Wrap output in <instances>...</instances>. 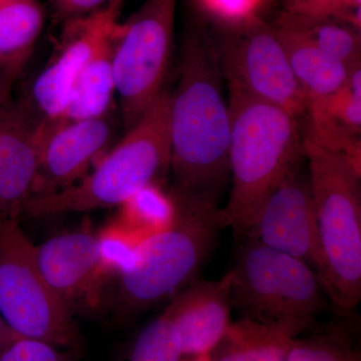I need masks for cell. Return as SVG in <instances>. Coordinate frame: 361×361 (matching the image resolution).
<instances>
[{
	"instance_id": "8",
	"label": "cell",
	"mask_w": 361,
	"mask_h": 361,
	"mask_svg": "<svg viewBox=\"0 0 361 361\" xmlns=\"http://www.w3.org/2000/svg\"><path fill=\"white\" fill-rule=\"evenodd\" d=\"M176 4L177 0H145L118 26L113 73L126 132L165 90L174 42Z\"/></svg>"
},
{
	"instance_id": "2",
	"label": "cell",
	"mask_w": 361,
	"mask_h": 361,
	"mask_svg": "<svg viewBox=\"0 0 361 361\" xmlns=\"http://www.w3.org/2000/svg\"><path fill=\"white\" fill-rule=\"evenodd\" d=\"M229 87V199L223 209L239 240L247 238L273 192L305 161L300 122L290 113Z\"/></svg>"
},
{
	"instance_id": "20",
	"label": "cell",
	"mask_w": 361,
	"mask_h": 361,
	"mask_svg": "<svg viewBox=\"0 0 361 361\" xmlns=\"http://www.w3.org/2000/svg\"><path fill=\"white\" fill-rule=\"evenodd\" d=\"M118 207L116 224L142 241L165 230L175 217L172 195L163 191L157 183L142 188Z\"/></svg>"
},
{
	"instance_id": "21",
	"label": "cell",
	"mask_w": 361,
	"mask_h": 361,
	"mask_svg": "<svg viewBox=\"0 0 361 361\" xmlns=\"http://www.w3.org/2000/svg\"><path fill=\"white\" fill-rule=\"evenodd\" d=\"M229 348L215 361H285L292 341L264 325L242 319L230 324Z\"/></svg>"
},
{
	"instance_id": "27",
	"label": "cell",
	"mask_w": 361,
	"mask_h": 361,
	"mask_svg": "<svg viewBox=\"0 0 361 361\" xmlns=\"http://www.w3.org/2000/svg\"><path fill=\"white\" fill-rule=\"evenodd\" d=\"M110 0H51L54 13L61 20L80 18L102 8Z\"/></svg>"
},
{
	"instance_id": "9",
	"label": "cell",
	"mask_w": 361,
	"mask_h": 361,
	"mask_svg": "<svg viewBox=\"0 0 361 361\" xmlns=\"http://www.w3.org/2000/svg\"><path fill=\"white\" fill-rule=\"evenodd\" d=\"M214 47L228 87L279 106L299 120L305 116L307 99L275 26L253 18L234 25Z\"/></svg>"
},
{
	"instance_id": "3",
	"label": "cell",
	"mask_w": 361,
	"mask_h": 361,
	"mask_svg": "<svg viewBox=\"0 0 361 361\" xmlns=\"http://www.w3.org/2000/svg\"><path fill=\"white\" fill-rule=\"evenodd\" d=\"M176 212L163 231L145 239L121 273L118 310L132 317L172 298L196 280L220 233L229 227L219 203L172 191Z\"/></svg>"
},
{
	"instance_id": "31",
	"label": "cell",
	"mask_w": 361,
	"mask_h": 361,
	"mask_svg": "<svg viewBox=\"0 0 361 361\" xmlns=\"http://www.w3.org/2000/svg\"><path fill=\"white\" fill-rule=\"evenodd\" d=\"M11 104L9 96H0V122H1L2 116L6 113L7 106Z\"/></svg>"
},
{
	"instance_id": "16",
	"label": "cell",
	"mask_w": 361,
	"mask_h": 361,
	"mask_svg": "<svg viewBox=\"0 0 361 361\" xmlns=\"http://www.w3.org/2000/svg\"><path fill=\"white\" fill-rule=\"evenodd\" d=\"M275 28L297 82L305 94L307 106L324 101L346 82L353 68L293 33Z\"/></svg>"
},
{
	"instance_id": "4",
	"label": "cell",
	"mask_w": 361,
	"mask_h": 361,
	"mask_svg": "<svg viewBox=\"0 0 361 361\" xmlns=\"http://www.w3.org/2000/svg\"><path fill=\"white\" fill-rule=\"evenodd\" d=\"M325 270L320 284L342 316L361 299V170L304 137Z\"/></svg>"
},
{
	"instance_id": "29",
	"label": "cell",
	"mask_w": 361,
	"mask_h": 361,
	"mask_svg": "<svg viewBox=\"0 0 361 361\" xmlns=\"http://www.w3.org/2000/svg\"><path fill=\"white\" fill-rule=\"evenodd\" d=\"M18 334H14L13 330L9 329L8 325L4 322L0 316V353L4 350L11 343V342L18 338Z\"/></svg>"
},
{
	"instance_id": "28",
	"label": "cell",
	"mask_w": 361,
	"mask_h": 361,
	"mask_svg": "<svg viewBox=\"0 0 361 361\" xmlns=\"http://www.w3.org/2000/svg\"><path fill=\"white\" fill-rule=\"evenodd\" d=\"M25 63L0 58V96H11L13 82Z\"/></svg>"
},
{
	"instance_id": "30",
	"label": "cell",
	"mask_w": 361,
	"mask_h": 361,
	"mask_svg": "<svg viewBox=\"0 0 361 361\" xmlns=\"http://www.w3.org/2000/svg\"><path fill=\"white\" fill-rule=\"evenodd\" d=\"M314 1L316 0H286L287 9H288V11H295L297 9Z\"/></svg>"
},
{
	"instance_id": "15",
	"label": "cell",
	"mask_w": 361,
	"mask_h": 361,
	"mask_svg": "<svg viewBox=\"0 0 361 361\" xmlns=\"http://www.w3.org/2000/svg\"><path fill=\"white\" fill-rule=\"evenodd\" d=\"M111 137L106 115L75 122L59 121L45 144L32 196L56 193L82 180Z\"/></svg>"
},
{
	"instance_id": "23",
	"label": "cell",
	"mask_w": 361,
	"mask_h": 361,
	"mask_svg": "<svg viewBox=\"0 0 361 361\" xmlns=\"http://www.w3.org/2000/svg\"><path fill=\"white\" fill-rule=\"evenodd\" d=\"M97 239L101 264L106 276L111 273L120 275L130 267L142 242L115 222L97 233Z\"/></svg>"
},
{
	"instance_id": "11",
	"label": "cell",
	"mask_w": 361,
	"mask_h": 361,
	"mask_svg": "<svg viewBox=\"0 0 361 361\" xmlns=\"http://www.w3.org/2000/svg\"><path fill=\"white\" fill-rule=\"evenodd\" d=\"M59 123L40 115L30 97L7 106L0 122V219L23 216L45 144Z\"/></svg>"
},
{
	"instance_id": "12",
	"label": "cell",
	"mask_w": 361,
	"mask_h": 361,
	"mask_svg": "<svg viewBox=\"0 0 361 361\" xmlns=\"http://www.w3.org/2000/svg\"><path fill=\"white\" fill-rule=\"evenodd\" d=\"M123 0H110L94 13L65 21L56 51L35 78L30 99L40 115L59 121L82 66L99 44L118 28Z\"/></svg>"
},
{
	"instance_id": "5",
	"label": "cell",
	"mask_w": 361,
	"mask_h": 361,
	"mask_svg": "<svg viewBox=\"0 0 361 361\" xmlns=\"http://www.w3.org/2000/svg\"><path fill=\"white\" fill-rule=\"evenodd\" d=\"M170 94L160 97L96 168L73 186L30 197L23 216L47 217L120 206L170 168Z\"/></svg>"
},
{
	"instance_id": "7",
	"label": "cell",
	"mask_w": 361,
	"mask_h": 361,
	"mask_svg": "<svg viewBox=\"0 0 361 361\" xmlns=\"http://www.w3.org/2000/svg\"><path fill=\"white\" fill-rule=\"evenodd\" d=\"M0 316L18 336L80 348L73 312L42 276L18 220L0 219Z\"/></svg>"
},
{
	"instance_id": "19",
	"label": "cell",
	"mask_w": 361,
	"mask_h": 361,
	"mask_svg": "<svg viewBox=\"0 0 361 361\" xmlns=\"http://www.w3.org/2000/svg\"><path fill=\"white\" fill-rule=\"evenodd\" d=\"M44 25L39 0H0V58L25 63Z\"/></svg>"
},
{
	"instance_id": "18",
	"label": "cell",
	"mask_w": 361,
	"mask_h": 361,
	"mask_svg": "<svg viewBox=\"0 0 361 361\" xmlns=\"http://www.w3.org/2000/svg\"><path fill=\"white\" fill-rule=\"evenodd\" d=\"M276 26L315 45L349 68L361 66L360 32L345 23L288 11Z\"/></svg>"
},
{
	"instance_id": "14",
	"label": "cell",
	"mask_w": 361,
	"mask_h": 361,
	"mask_svg": "<svg viewBox=\"0 0 361 361\" xmlns=\"http://www.w3.org/2000/svg\"><path fill=\"white\" fill-rule=\"evenodd\" d=\"M232 271L217 280H195L171 298L165 311L179 336L183 355H207L229 329Z\"/></svg>"
},
{
	"instance_id": "17",
	"label": "cell",
	"mask_w": 361,
	"mask_h": 361,
	"mask_svg": "<svg viewBox=\"0 0 361 361\" xmlns=\"http://www.w3.org/2000/svg\"><path fill=\"white\" fill-rule=\"evenodd\" d=\"M118 26L113 35L99 44L75 78L70 101L61 118L65 122L106 115L115 92L113 54Z\"/></svg>"
},
{
	"instance_id": "26",
	"label": "cell",
	"mask_w": 361,
	"mask_h": 361,
	"mask_svg": "<svg viewBox=\"0 0 361 361\" xmlns=\"http://www.w3.org/2000/svg\"><path fill=\"white\" fill-rule=\"evenodd\" d=\"M262 0H202L209 11L233 25L253 18L256 7Z\"/></svg>"
},
{
	"instance_id": "1",
	"label": "cell",
	"mask_w": 361,
	"mask_h": 361,
	"mask_svg": "<svg viewBox=\"0 0 361 361\" xmlns=\"http://www.w3.org/2000/svg\"><path fill=\"white\" fill-rule=\"evenodd\" d=\"M223 80L213 40L201 28L188 30L169 109L173 191L216 203L230 180L231 122Z\"/></svg>"
},
{
	"instance_id": "6",
	"label": "cell",
	"mask_w": 361,
	"mask_h": 361,
	"mask_svg": "<svg viewBox=\"0 0 361 361\" xmlns=\"http://www.w3.org/2000/svg\"><path fill=\"white\" fill-rule=\"evenodd\" d=\"M239 241L231 269V303L242 319L291 338L331 310L310 266L258 240Z\"/></svg>"
},
{
	"instance_id": "22",
	"label": "cell",
	"mask_w": 361,
	"mask_h": 361,
	"mask_svg": "<svg viewBox=\"0 0 361 361\" xmlns=\"http://www.w3.org/2000/svg\"><path fill=\"white\" fill-rule=\"evenodd\" d=\"M179 336L166 311L137 336L130 361H180Z\"/></svg>"
},
{
	"instance_id": "10",
	"label": "cell",
	"mask_w": 361,
	"mask_h": 361,
	"mask_svg": "<svg viewBox=\"0 0 361 361\" xmlns=\"http://www.w3.org/2000/svg\"><path fill=\"white\" fill-rule=\"evenodd\" d=\"M247 238L303 261L320 281L325 270L324 254L310 176L303 164L273 192Z\"/></svg>"
},
{
	"instance_id": "13",
	"label": "cell",
	"mask_w": 361,
	"mask_h": 361,
	"mask_svg": "<svg viewBox=\"0 0 361 361\" xmlns=\"http://www.w3.org/2000/svg\"><path fill=\"white\" fill-rule=\"evenodd\" d=\"M35 259L42 276L71 310L75 303L99 300L106 275L101 264L97 234L90 226L35 246Z\"/></svg>"
},
{
	"instance_id": "25",
	"label": "cell",
	"mask_w": 361,
	"mask_h": 361,
	"mask_svg": "<svg viewBox=\"0 0 361 361\" xmlns=\"http://www.w3.org/2000/svg\"><path fill=\"white\" fill-rule=\"evenodd\" d=\"M285 361H356L338 346L320 341L293 342Z\"/></svg>"
},
{
	"instance_id": "32",
	"label": "cell",
	"mask_w": 361,
	"mask_h": 361,
	"mask_svg": "<svg viewBox=\"0 0 361 361\" xmlns=\"http://www.w3.org/2000/svg\"><path fill=\"white\" fill-rule=\"evenodd\" d=\"M194 361H211L210 357L208 356V353L207 355H202L197 356L196 360Z\"/></svg>"
},
{
	"instance_id": "24",
	"label": "cell",
	"mask_w": 361,
	"mask_h": 361,
	"mask_svg": "<svg viewBox=\"0 0 361 361\" xmlns=\"http://www.w3.org/2000/svg\"><path fill=\"white\" fill-rule=\"evenodd\" d=\"M0 361H70L58 348L37 339L18 337L1 353Z\"/></svg>"
}]
</instances>
